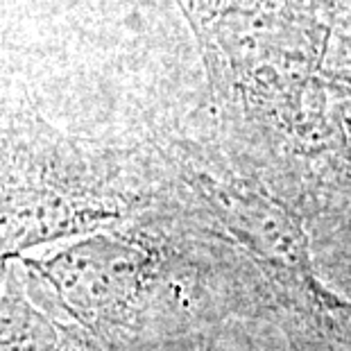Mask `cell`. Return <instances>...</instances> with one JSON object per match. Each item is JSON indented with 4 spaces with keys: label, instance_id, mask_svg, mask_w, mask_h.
Here are the masks:
<instances>
[{
    "label": "cell",
    "instance_id": "cell-1",
    "mask_svg": "<svg viewBox=\"0 0 351 351\" xmlns=\"http://www.w3.org/2000/svg\"><path fill=\"white\" fill-rule=\"evenodd\" d=\"M100 215L104 204L57 173L25 114L0 91V263Z\"/></svg>",
    "mask_w": 351,
    "mask_h": 351
},
{
    "label": "cell",
    "instance_id": "cell-2",
    "mask_svg": "<svg viewBox=\"0 0 351 351\" xmlns=\"http://www.w3.org/2000/svg\"><path fill=\"white\" fill-rule=\"evenodd\" d=\"M21 263H0V351H75L57 324L29 302Z\"/></svg>",
    "mask_w": 351,
    "mask_h": 351
}]
</instances>
